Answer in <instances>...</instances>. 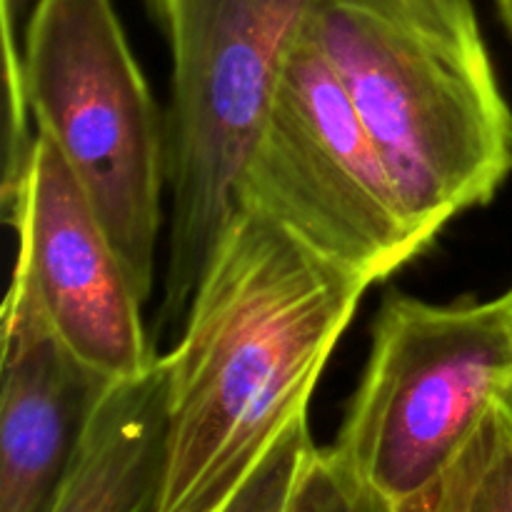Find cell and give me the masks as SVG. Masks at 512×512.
<instances>
[{"mask_svg":"<svg viewBox=\"0 0 512 512\" xmlns=\"http://www.w3.org/2000/svg\"><path fill=\"white\" fill-rule=\"evenodd\" d=\"M370 285L235 205L168 373L158 512H218L298 418Z\"/></svg>","mask_w":512,"mask_h":512,"instance_id":"obj_1","label":"cell"},{"mask_svg":"<svg viewBox=\"0 0 512 512\" xmlns=\"http://www.w3.org/2000/svg\"><path fill=\"white\" fill-rule=\"evenodd\" d=\"M300 33L343 83L428 248L498 195L512 110L473 0H310Z\"/></svg>","mask_w":512,"mask_h":512,"instance_id":"obj_2","label":"cell"},{"mask_svg":"<svg viewBox=\"0 0 512 512\" xmlns=\"http://www.w3.org/2000/svg\"><path fill=\"white\" fill-rule=\"evenodd\" d=\"M170 50L165 325H183L310 0H145Z\"/></svg>","mask_w":512,"mask_h":512,"instance_id":"obj_3","label":"cell"},{"mask_svg":"<svg viewBox=\"0 0 512 512\" xmlns=\"http://www.w3.org/2000/svg\"><path fill=\"white\" fill-rule=\"evenodd\" d=\"M23 98L60 150L130 280L153 295L168 128L113 0H40L23 33Z\"/></svg>","mask_w":512,"mask_h":512,"instance_id":"obj_4","label":"cell"},{"mask_svg":"<svg viewBox=\"0 0 512 512\" xmlns=\"http://www.w3.org/2000/svg\"><path fill=\"white\" fill-rule=\"evenodd\" d=\"M510 375L503 295L450 305L390 295L330 448L390 503L418 498L468 450Z\"/></svg>","mask_w":512,"mask_h":512,"instance_id":"obj_5","label":"cell"},{"mask_svg":"<svg viewBox=\"0 0 512 512\" xmlns=\"http://www.w3.org/2000/svg\"><path fill=\"white\" fill-rule=\"evenodd\" d=\"M235 205L368 285L428 250L343 83L303 33L275 80Z\"/></svg>","mask_w":512,"mask_h":512,"instance_id":"obj_6","label":"cell"},{"mask_svg":"<svg viewBox=\"0 0 512 512\" xmlns=\"http://www.w3.org/2000/svg\"><path fill=\"white\" fill-rule=\"evenodd\" d=\"M3 210L15 230V260L65 348L108 383L143 375L158 358L145 333L143 298L45 133L35 130L28 163L3 185Z\"/></svg>","mask_w":512,"mask_h":512,"instance_id":"obj_7","label":"cell"},{"mask_svg":"<svg viewBox=\"0 0 512 512\" xmlns=\"http://www.w3.org/2000/svg\"><path fill=\"white\" fill-rule=\"evenodd\" d=\"M110 385L55 335L20 260L3 305L0 512H48Z\"/></svg>","mask_w":512,"mask_h":512,"instance_id":"obj_8","label":"cell"},{"mask_svg":"<svg viewBox=\"0 0 512 512\" xmlns=\"http://www.w3.org/2000/svg\"><path fill=\"white\" fill-rule=\"evenodd\" d=\"M168 453L163 358L110 385L48 512H158Z\"/></svg>","mask_w":512,"mask_h":512,"instance_id":"obj_9","label":"cell"},{"mask_svg":"<svg viewBox=\"0 0 512 512\" xmlns=\"http://www.w3.org/2000/svg\"><path fill=\"white\" fill-rule=\"evenodd\" d=\"M445 478L455 512H512V435L498 408Z\"/></svg>","mask_w":512,"mask_h":512,"instance_id":"obj_10","label":"cell"},{"mask_svg":"<svg viewBox=\"0 0 512 512\" xmlns=\"http://www.w3.org/2000/svg\"><path fill=\"white\" fill-rule=\"evenodd\" d=\"M318 445L310 438L308 415L295 420L250 470L218 512H290L300 475Z\"/></svg>","mask_w":512,"mask_h":512,"instance_id":"obj_11","label":"cell"},{"mask_svg":"<svg viewBox=\"0 0 512 512\" xmlns=\"http://www.w3.org/2000/svg\"><path fill=\"white\" fill-rule=\"evenodd\" d=\"M40 0H0V35H3L5 80V170L3 183L18 178L33 150L28 105L23 98V33Z\"/></svg>","mask_w":512,"mask_h":512,"instance_id":"obj_12","label":"cell"},{"mask_svg":"<svg viewBox=\"0 0 512 512\" xmlns=\"http://www.w3.org/2000/svg\"><path fill=\"white\" fill-rule=\"evenodd\" d=\"M290 512H395L333 448H315L300 475Z\"/></svg>","mask_w":512,"mask_h":512,"instance_id":"obj_13","label":"cell"},{"mask_svg":"<svg viewBox=\"0 0 512 512\" xmlns=\"http://www.w3.org/2000/svg\"><path fill=\"white\" fill-rule=\"evenodd\" d=\"M395 512H455L453 495H450L448 478L440 480L430 490L420 493L418 498H410L405 503L395 505Z\"/></svg>","mask_w":512,"mask_h":512,"instance_id":"obj_14","label":"cell"},{"mask_svg":"<svg viewBox=\"0 0 512 512\" xmlns=\"http://www.w3.org/2000/svg\"><path fill=\"white\" fill-rule=\"evenodd\" d=\"M495 408H498V413H500V418H503L505 428H508L510 435H512V375L508 380H505L503 388H500L498 400H495Z\"/></svg>","mask_w":512,"mask_h":512,"instance_id":"obj_15","label":"cell"},{"mask_svg":"<svg viewBox=\"0 0 512 512\" xmlns=\"http://www.w3.org/2000/svg\"><path fill=\"white\" fill-rule=\"evenodd\" d=\"M498 3L500 15H503V23L508 28V33L512 35V0H495Z\"/></svg>","mask_w":512,"mask_h":512,"instance_id":"obj_16","label":"cell"},{"mask_svg":"<svg viewBox=\"0 0 512 512\" xmlns=\"http://www.w3.org/2000/svg\"><path fill=\"white\" fill-rule=\"evenodd\" d=\"M503 300H505V308H508V318H510V325H512V288L503 295Z\"/></svg>","mask_w":512,"mask_h":512,"instance_id":"obj_17","label":"cell"}]
</instances>
